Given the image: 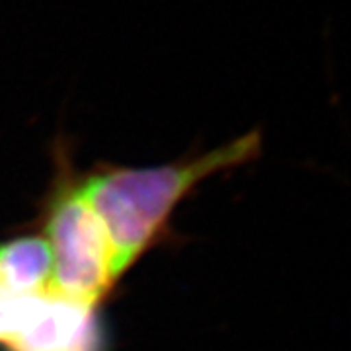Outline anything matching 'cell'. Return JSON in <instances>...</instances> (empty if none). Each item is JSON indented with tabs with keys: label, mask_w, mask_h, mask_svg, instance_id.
<instances>
[{
	"label": "cell",
	"mask_w": 351,
	"mask_h": 351,
	"mask_svg": "<svg viewBox=\"0 0 351 351\" xmlns=\"http://www.w3.org/2000/svg\"><path fill=\"white\" fill-rule=\"evenodd\" d=\"M262 151V133L250 131L189 160L104 168L78 186L106 226L119 277L147 252L180 201L211 176L254 160Z\"/></svg>",
	"instance_id": "cell-1"
},
{
	"label": "cell",
	"mask_w": 351,
	"mask_h": 351,
	"mask_svg": "<svg viewBox=\"0 0 351 351\" xmlns=\"http://www.w3.org/2000/svg\"><path fill=\"white\" fill-rule=\"evenodd\" d=\"M43 239L51 254V289L98 308L119 274L110 234L80 189L57 197Z\"/></svg>",
	"instance_id": "cell-2"
},
{
	"label": "cell",
	"mask_w": 351,
	"mask_h": 351,
	"mask_svg": "<svg viewBox=\"0 0 351 351\" xmlns=\"http://www.w3.org/2000/svg\"><path fill=\"white\" fill-rule=\"evenodd\" d=\"M0 348L6 351H104L96 306L71 301L53 289L0 299Z\"/></svg>",
	"instance_id": "cell-3"
},
{
	"label": "cell",
	"mask_w": 351,
	"mask_h": 351,
	"mask_svg": "<svg viewBox=\"0 0 351 351\" xmlns=\"http://www.w3.org/2000/svg\"><path fill=\"white\" fill-rule=\"evenodd\" d=\"M51 289V254L43 237L0 244V299H20Z\"/></svg>",
	"instance_id": "cell-4"
}]
</instances>
